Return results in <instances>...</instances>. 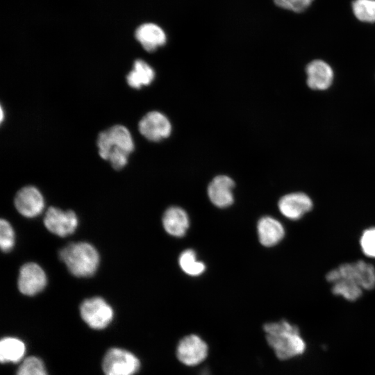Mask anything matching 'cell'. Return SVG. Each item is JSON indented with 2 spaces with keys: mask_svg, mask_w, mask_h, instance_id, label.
<instances>
[{
  "mask_svg": "<svg viewBox=\"0 0 375 375\" xmlns=\"http://www.w3.org/2000/svg\"><path fill=\"white\" fill-rule=\"evenodd\" d=\"M154 77L153 68L145 61L138 59L134 62L133 69L128 74L126 81L131 88L140 89L149 85Z\"/></svg>",
  "mask_w": 375,
  "mask_h": 375,
  "instance_id": "18",
  "label": "cell"
},
{
  "mask_svg": "<svg viewBox=\"0 0 375 375\" xmlns=\"http://www.w3.org/2000/svg\"><path fill=\"white\" fill-rule=\"evenodd\" d=\"M355 17L363 22H375V0H354L351 4Z\"/></svg>",
  "mask_w": 375,
  "mask_h": 375,
  "instance_id": "22",
  "label": "cell"
},
{
  "mask_svg": "<svg viewBox=\"0 0 375 375\" xmlns=\"http://www.w3.org/2000/svg\"><path fill=\"white\" fill-rule=\"evenodd\" d=\"M208 354L206 343L196 335L183 338L178 344L176 355L183 364L194 366L205 360Z\"/></svg>",
  "mask_w": 375,
  "mask_h": 375,
  "instance_id": "11",
  "label": "cell"
},
{
  "mask_svg": "<svg viewBox=\"0 0 375 375\" xmlns=\"http://www.w3.org/2000/svg\"><path fill=\"white\" fill-rule=\"evenodd\" d=\"M360 244L366 256L375 258V227L367 228L362 232Z\"/></svg>",
  "mask_w": 375,
  "mask_h": 375,
  "instance_id": "25",
  "label": "cell"
},
{
  "mask_svg": "<svg viewBox=\"0 0 375 375\" xmlns=\"http://www.w3.org/2000/svg\"><path fill=\"white\" fill-rule=\"evenodd\" d=\"M80 314L90 327L99 330L106 328L111 322L114 312L104 299L94 297L82 302Z\"/></svg>",
  "mask_w": 375,
  "mask_h": 375,
  "instance_id": "5",
  "label": "cell"
},
{
  "mask_svg": "<svg viewBox=\"0 0 375 375\" xmlns=\"http://www.w3.org/2000/svg\"><path fill=\"white\" fill-rule=\"evenodd\" d=\"M15 243V235L12 225L8 221L1 219L0 221V247L4 253L12 250Z\"/></svg>",
  "mask_w": 375,
  "mask_h": 375,
  "instance_id": "24",
  "label": "cell"
},
{
  "mask_svg": "<svg viewBox=\"0 0 375 375\" xmlns=\"http://www.w3.org/2000/svg\"><path fill=\"white\" fill-rule=\"evenodd\" d=\"M14 204L24 217L33 218L40 215L44 208V199L40 191L34 186H25L16 194Z\"/></svg>",
  "mask_w": 375,
  "mask_h": 375,
  "instance_id": "9",
  "label": "cell"
},
{
  "mask_svg": "<svg viewBox=\"0 0 375 375\" xmlns=\"http://www.w3.org/2000/svg\"><path fill=\"white\" fill-rule=\"evenodd\" d=\"M137 40L143 48L151 52L159 47L164 45L167 41V36L163 29L153 23H145L140 25L135 33Z\"/></svg>",
  "mask_w": 375,
  "mask_h": 375,
  "instance_id": "14",
  "label": "cell"
},
{
  "mask_svg": "<svg viewBox=\"0 0 375 375\" xmlns=\"http://www.w3.org/2000/svg\"><path fill=\"white\" fill-rule=\"evenodd\" d=\"M162 224L165 231L169 235L182 237L188 229L189 217L187 212L181 208L172 206L164 212Z\"/></svg>",
  "mask_w": 375,
  "mask_h": 375,
  "instance_id": "17",
  "label": "cell"
},
{
  "mask_svg": "<svg viewBox=\"0 0 375 375\" xmlns=\"http://www.w3.org/2000/svg\"><path fill=\"white\" fill-rule=\"evenodd\" d=\"M234 186V181L227 176L215 177L208 187V195L210 201L219 208L231 206L233 203Z\"/></svg>",
  "mask_w": 375,
  "mask_h": 375,
  "instance_id": "13",
  "label": "cell"
},
{
  "mask_svg": "<svg viewBox=\"0 0 375 375\" xmlns=\"http://www.w3.org/2000/svg\"><path fill=\"white\" fill-rule=\"evenodd\" d=\"M44 224L49 231L63 238L75 232L78 225V219L73 210H62L58 208L50 207L45 213Z\"/></svg>",
  "mask_w": 375,
  "mask_h": 375,
  "instance_id": "7",
  "label": "cell"
},
{
  "mask_svg": "<svg viewBox=\"0 0 375 375\" xmlns=\"http://www.w3.org/2000/svg\"><path fill=\"white\" fill-rule=\"evenodd\" d=\"M313 0H274V3L282 8L295 12H301L307 9Z\"/></svg>",
  "mask_w": 375,
  "mask_h": 375,
  "instance_id": "26",
  "label": "cell"
},
{
  "mask_svg": "<svg viewBox=\"0 0 375 375\" xmlns=\"http://www.w3.org/2000/svg\"><path fill=\"white\" fill-rule=\"evenodd\" d=\"M263 329L269 345L280 360H288L304 353L306 344L297 326L281 319L265 324Z\"/></svg>",
  "mask_w": 375,
  "mask_h": 375,
  "instance_id": "1",
  "label": "cell"
},
{
  "mask_svg": "<svg viewBox=\"0 0 375 375\" xmlns=\"http://www.w3.org/2000/svg\"><path fill=\"white\" fill-rule=\"evenodd\" d=\"M257 230L259 241L265 247L276 245L285 235V229L282 224L269 216L259 219Z\"/></svg>",
  "mask_w": 375,
  "mask_h": 375,
  "instance_id": "16",
  "label": "cell"
},
{
  "mask_svg": "<svg viewBox=\"0 0 375 375\" xmlns=\"http://www.w3.org/2000/svg\"><path fill=\"white\" fill-rule=\"evenodd\" d=\"M306 73L307 84L313 90H326L333 81V72L331 67L320 60L310 62L306 67Z\"/></svg>",
  "mask_w": 375,
  "mask_h": 375,
  "instance_id": "15",
  "label": "cell"
},
{
  "mask_svg": "<svg viewBox=\"0 0 375 375\" xmlns=\"http://www.w3.org/2000/svg\"><path fill=\"white\" fill-rule=\"evenodd\" d=\"M178 262L181 269L190 276H199L206 269L204 263L197 260L196 253L192 249L183 251Z\"/></svg>",
  "mask_w": 375,
  "mask_h": 375,
  "instance_id": "21",
  "label": "cell"
},
{
  "mask_svg": "<svg viewBox=\"0 0 375 375\" xmlns=\"http://www.w3.org/2000/svg\"><path fill=\"white\" fill-rule=\"evenodd\" d=\"M16 375H48V374L42 360L31 356L23 361Z\"/></svg>",
  "mask_w": 375,
  "mask_h": 375,
  "instance_id": "23",
  "label": "cell"
},
{
  "mask_svg": "<svg viewBox=\"0 0 375 375\" xmlns=\"http://www.w3.org/2000/svg\"><path fill=\"white\" fill-rule=\"evenodd\" d=\"M97 144L99 156L117 170L126 165L128 156L134 149L131 135L122 125H115L101 132Z\"/></svg>",
  "mask_w": 375,
  "mask_h": 375,
  "instance_id": "2",
  "label": "cell"
},
{
  "mask_svg": "<svg viewBox=\"0 0 375 375\" xmlns=\"http://www.w3.org/2000/svg\"><path fill=\"white\" fill-rule=\"evenodd\" d=\"M140 366V362L134 354L119 348L110 349L102 362L105 375H134Z\"/></svg>",
  "mask_w": 375,
  "mask_h": 375,
  "instance_id": "6",
  "label": "cell"
},
{
  "mask_svg": "<svg viewBox=\"0 0 375 375\" xmlns=\"http://www.w3.org/2000/svg\"><path fill=\"white\" fill-rule=\"evenodd\" d=\"M326 279L332 284L340 279L349 280L357 283L362 290H372L375 288V267L361 260L343 263L329 271Z\"/></svg>",
  "mask_w": 375,
  "mask_h": 375,
  "instance_id": "4",
  "label": "cell"
},
{
  "mask_svg": "<svg viewBox=\"0 0 375 375\" xmlns=\"http://www.w3.org/2000/svg\"><path fill=\"white\" fill-rule=\"evenodd\" d=\"M201 375H209V374L207 371H204Z\"/></svg>",
  "mask_w": 375,
  "mask_h": 375,
  "instance_id": "27",
  "label": "cell"
},
{
  "mask_svg": "<svg viewBox=\"0 0 375 375\" xmlns=\"http://www.w3.org/2000/svg\"><path fill=\"white\" fill-rule=\"evenodd\" d=\"M24 342L15 338H4L0 342V360L4 362H18L25 353Z\"/></svg>",
  "mask_w": 375,
  "mask_h": 375,
  "instance_id": "19",
  "label": "cell"
},
{
  "mask_svg": "<svg viewBox=\"0 0 375 375\" xmlns=\"http://www.w3.org/2000/svg\"><path fill=\"white\" fill-rule=\"evenodd\" d=\"M47 283V275L38 264L27 262L19 269L17 286L22 294L34 296L44 289Z\"/></svg>",
  "mask_w": 375,
  "mask_h": 375,
  "instance_id": "8",
  "label": "cell"
},
{
  "mask_svg": "<svg viewBox=\"0 0 375 375\" xmlns=\"http://www.w3.org/2000/svg\"><path fill=\"white\" fill-rule=\"evenodd\" d=\"M331 292L333 294L341 296L347 301H354L362 296V288L351 281L340 279L333 283Z\"/></svg>",
  "mask_w": 375,
  "mask_h": 375,
  "instance_id": "20",
  "label": "cell"
},
{
  "mask_svg": "<svg viewBox=\"0 0 375 375\" xmlns=\"http://www.w3.org/2000/svg\"><path fill=\"white\" fill-rule=\"evenodd\" d=\"M139 131L147 140L153 142L167 138L172 131L171 123L162 113L151 111L139 122Z\"/></svg>",
  "mask_w": 375,
  "mask_h": 375,
  "instance_id": "10",
  "label": "cell"
},
{
  "mask_svg": "<svg viewBox=\"0 0 375 375\" xmlns=\"http://www.w3.org/2000/svg\"><path fill=\"white\" fill-rule=\"evenodd\" d=\"M59 258L69 272L79 278L94 275L100 262V256L96 248L86 242L67 244L59 251Z\"/></svg>",
  "mask_w": 375,
  "mask_h": 375,
  "instance_id": "3",
  "label": "cell"
},
{
  "mask_svg": "<svg viewBox=\"0 0 375 375\" xmlns=\"http://www.w3.org/2000/svg\"><path fill=\"white\" fill-rule=\"evenodd\" d=\"M278 206L283 216L297 220L312 210L313 203L308 194L297 192L282 197L278 201Z\"/></svg>",
  "mask_w": 375,
  "mask_h": 375,
  "instance_id": "12",
  "label": "cell"
}]
</instances>
